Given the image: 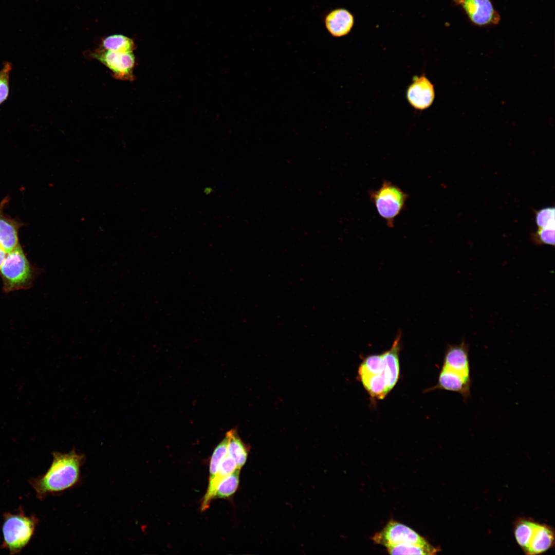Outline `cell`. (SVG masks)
<instances>
[{
  "label": "cell",
  "mask_w": 555,
  "mask_h": 555,
  "mask_svg": "<svg viewBox=\"0 0 555 555\" xmlns=\"http://www.w3.org/2000/svg\"><path fill=\"white\" fill-rule=\"evenodd\" d=\"M91 55L106 66L115 79L128 81L135 79L133 71L136 61L133 52L119 53L99 50L92 52Z\"/></svg>",
  "instance_id": "obj_8"
},
{
  "label": "cell",
  "mask_w": 555,
  "mask_h": 555,
  "mask_svg": "<svg viewBox=\"0 0 555 555\" xmlns=\"http://www.w3.org/2000/svg\"><path fill=\"white\" fill-rule=\"evenodd\" d=\"M371 201L387 226L393 227L395 219L406 205L408 195L389 181H384L376 190L369 192Z\"/></svg>",
  "instance_id": "obj_6"
},
{
  "label": "cell",
  "mask_w": 555,
  "mask_h": 555,
  "mask_svg": "<svg viewBox=\"0 0 555 555\" xmlns=\"http://www.w3.org/2000/svg\"><path fill=\"white\" fill-rule=\"evenodd\" d=\"M400 347V342L395 340L389 350L380 355H370L365 358L358 369L359 377H372L385 383L392 390L399 377Z\"/></svg>",
  "instance_id": "obj_5"
},
{
  "label": "cell",
  "mask_w": 555,
  "mask_h": 555,
  "mask_svg": "<svg viewBox=\"0 0 555 555\" xmlns=\"http://www.w3.org/2000/svg\"><path fill=\"white\" fill-rule=\"evenodd\" d=\"M406 98L415 109H425L432 105L434 100V85L425 75L415 76L407 89Z\"/></svg>",
  "instance_id": "obj_10"
},
{
  "label": "cell",
  "mask_w": 555,
  "mask_h": 555,
  "mask_svg": "<svg viewBox=\"0 0 555 555\" xmlns=\"http://www.w3.org/2000/svg\"><path fill=\"white\" fill-rule=\"evenodd\" d=\"M536 522L520 519L515 524L514 535L519 545L525 552L530 541Z\"/></svg>",
  "instance_id": "obj_19"
},
{
  "label": "cell",
  "mask_w": 555,
  "mask_h": 555,
  "mask_svg": "<svg viewBox=\"0 0 555 555\" xmlns=\"http://www.w3.org/2000/svg\"><path fill=\"white\" fill-rule=\"evenodd\" d=\"M236 469L238 468L234 459L227 453L221 462L217 473L213 477L209 478L207 490L202 501L201 511L206 510L209 508L210 503L213 499L215 491L221 480L232 473Z\"/></svg>",
  "instance_id": "obj_14"
},
{
  "label": "cell",
  "mask_w": 555,
  "mask_h": 555,
  "mask_svg": "<svg viewBox=\"0 0 555 555\" xmlns=\"http://www.w3.org/2000/svg\"><path fill=\"white\" fill-rule=\"evenodd\" d=\"M372 539L375 543L385 547L405 543L430 544L413 529L393 520L390 521L382 530L373 535Z\"/></svg>",
  "instance_id": "obj_7"
},
{
  "label": "cell",
  "mask_w": 555,
  "mask_h": 555,
  "mask_svg": "<svg viewBox=\"0 0 555 555\" xmlns=\"http://www.w3.org/2000/svg\"><path fill=\"white\" fill-rule=\"evenodd\" d=\"M555 209L546 207L535 213V223L539 228H554Z\"/></svg>",
  "instance_id": "obj_22"
},
{
  "label": "cell",
  "mask_w": 555,
  "mask_h": 555,
  "mask_svg": "<svg viewBox=\"0 0 555 555\" xmlns=\"http://www.w3.org/2000/svg\"><path fill=\"white\" fill-rule=\"evenodd\" d=\"M8 201V197H6L0 202V246L7 253L19 244L18 233L22 226L20 221L4 213V209Z\"/></svg>",
  "instance_id": "obj_11"
},
{
  "label": "cell",
  "mask_w": 555,
  "mask_h": 555,
  "mask_svg": "<svg viewBox=\"0 0 555 555\" xmlns=\"http://www.w3.org/2000/svg\"><path fill=\"white\" fill-rule=\"evenodd\" d=\"M102 45L105 50L119 53L133 52L135 48L133 41L122 35H113L106 38Z\"/></svg>",
  "instance_id": "obj_18"
},
{
  "label": "cell",
  "mask_w": 555,
  "mask_h": 555,
  "mask_svg": "<svg viewBox=\"0 0 555 555\" xmlns=\"http://www.w3.org/2000/svg\"><path fill=\"white\" fill-rule=\"evenodd\" d=\"M354 24V16L349 11L343 8L331 11L325 18L326 28L334 37L347 35L351 31Z\"/></svg>",
  "instance_id": "obj_12"
},
{
  "label": "cell",
  "mask_w": 555,
  "mask_h": 555,
  "mask_svg": "<svg viewBox=\"0 0 555 555\" xmlns=\"http://www.w3.org/2000/svg\"><path fill=\"white\" fill-rule=\"evenodd\" d=\"M554 228H539L531 235L532 242L537 245L554 246Z\"/></svg>",
  "instance_id": "obj_23"
},
{
  "label": "cell",
  "mask_w": 555,
  "mask_h": 555,
  "mask_svg": "<svg viewBox=\"0 0 555 555\" xmlns=\"http://www.w3.org/2000/svg\"><path fill=\"white\" fill-rule=\"evenodd\" d=\"M472 382L469 344L464 339L458 344L448 345L437 383L430 390L457 393L467 401L471 396Z\"/></svg>",
  "instance_id": "obj_2"
},
{
  "label": "cell",
  "mask_w": 555,
  "mask_h": 555,
  "mask_svg": "<svg viewBox=\"0 0 555 555\" xmlns=\"http://www.w3.org/2000/svg\"><path fill=\"white\" fill-rule=\"evenodd\" d=\"M228 433L229 434L228 453L234 459L237 468L240 469L247 459V447L235 430L232 429Z\"/></svg>",
  "instance_id": "obj_15"
},
{
  "label": "cell",
  "mask_w": 555,
  "mask_h": 555,
  "mask_svg": "<svg viewBox=\"0 0 555 555\" xmlns=\"http://www.w3.org/2000/svg\"><path fill=\"white\" fill-rule=\"evenodd\" d=\"M229 434L227 432L223 440L214 450L210 462V478L213 477L218 472L221 462L228 453Z\"/></svg>",
  "instance_id": "obj_20"
},
{
  "label": "cell",
  "mask_w": 555,
  "mask_h": 555,
  "mask_svg": "<svg viewBox=\"0 0 555 555\" xmlns=\"http://www.w3.org/2000/svg\"><path fill=\"white\" fill-rule=\"evenodd\" d=\"M554 539V531L550 527L536 522L525 552L529 555L542 553L552 546Z\"/></svg>",
  "instance_id": "obj_13"
},
{
  "label": "cell",
  "mask_w": 555,
  "mask_h": 555,
  "mask_svg": "<svg viewBox=\"0 0 555 555\" xmlns=\"http://www.w3.org/2000/svg\"><path fill=\"white\" fill-rule=\"evenodd\" d=\"M239 472L240 469H236L221 480L215 491L213 499L229 498L236 492L239 485Z\"/></svg>",
  "instance_id": "obj_17"
},
{
  "label": "cell",
  "mask_w": 555,
  "mask_h": 555,
  "mask_svg": "<svg viewBox=\"0 0 555 555\" xmlns=\"http://www.w3.org/2000/svg\"><path fill=\"white\" fill-rule=\"evenodd\" d=\"M38 523L37 517L26 515L22 509L15 513H5L1 547L8 550L11 554L20 553L31 540Z\"/></svg>",
  "instance_id": "obj_4"
},
{
  "label": "cell",
  "mask_w": 555,
  "mask_h": 555,
  "mask_svg": "<svg viewBox=\"0 0 555 555\" xmlns=\"http://www.w3.org/2000/svg\"><path fill=\"white\" fill-rule=\"evenodd\" d=\"M40 272L29 262L18 244L7 253L0 268L4 291L8 293L29 289Z\"/></svg>",
  "instance_id": "obj_3"
},
{
  "label": "cell",
  "mask_w": 555,
  "mask_h": 555,
  "mask_svg": "<svg viewBox=\"0 0 555 555\" xmlns=\"http://www.w3.org/2000/svg\"><path fill=\"white\" fill-rule=\"evenodd\" d=\"M10 62L4 63L0 70V105L8 98L10 88V76L12 70Z\"/></svg>",
  "instance_id": "obj_21"
},
{
  "label": "cell",
  "mask_w": 555,
  "mask_h": 555,
  "mask_svg": "<svg viewBox=\"0 0 555 555\" xmlns=\"http://www.w3.org/2000/svg\"><path fill=\"white\" fill-rule=\"evenodd\" d=\"M386 548L387 552L391 554H435L439 551L438 548L431 544L422 545L405 543L393 545Z\"/></svg>",
  "instance_id": "obj_16"
},
{
  "label": "cell",
  "mask_w": 555,
  "mask_h": 555,
  "mask_svg": "<svg viewBox=\"0 0 555 555\" xmlns=\"http://www.w3.org/2000/svg\"><path fill=\"white\" fill-rule=\"evenodd\" d=\"M52 457L46 472L29 481L40 500L76 485L80 481L81 468L85 460L84 454L78 453L75 449L68 453L53 452Z\"/></svg>",
  "instance_id": "obj_1"
},
{
  "label": "cell",
  "mask_w": 555,
  "mask_h": 555,
  "mask_svg": "<svg viewBox=\"0 0 555 555\" xmlns=\"http://www.w3.org/2000/svg\"><path fill=\"white\" fill-rule=\"evenodd\" d=\"M7 252L0 246V268L3 264Z\"/></svg>",
  "instance_id": "obj_24"
},
{
  "label": "cell",
  "mask_w": 555,
  "mask_h": 555,
  "mask_svg": "<svg viewBox=\"0 0 555 555\" xmlns=\"http://www.w3.org/2000/svg\"><path fill=\"white\" fill-rule=\"evenodd\" d=\"M464 10L469 21L478 26L497 25L501 20L490 0H454Z\"/></svg>",
  "instance_id": "obj_9"
}]
</instances>
